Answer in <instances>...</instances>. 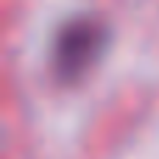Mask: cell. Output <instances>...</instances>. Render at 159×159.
Masks as SVG:
<instances>
[{
	"mask_svg": "<svg viewBox=\"0 0 159 159\" xmlns=\"http://www.w3.org/2000/svg\"><path fill=\"white\" fill-rule=\"evenodd\" d=\"M112 31L95 14H75L59 25L50 42V75L64 84H81L106 56Z\"/></svg>",
	"mask_w": 159,
	"mask_h": 159,
	"instance_id": "cell-1",
	"label": "cell"
}]
</instances>
